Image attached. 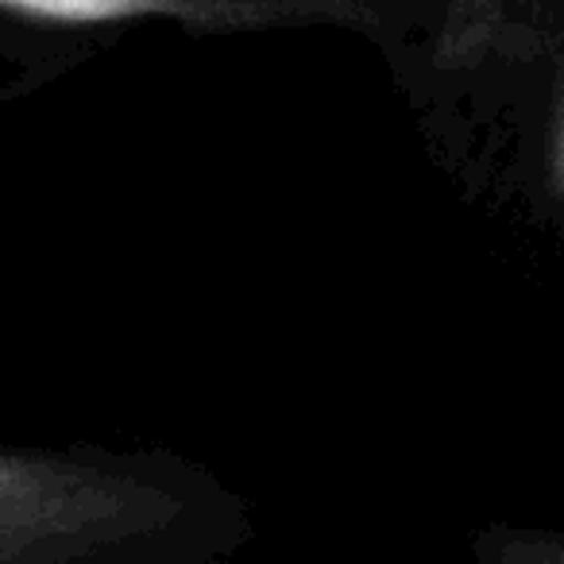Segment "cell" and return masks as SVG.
Segmentation results:
<instances>
[{
    "label": "cell",
    "mask_w": 564,
    "mask_h": 564,
    "mask_svg": "<svg viewBox=\"0 0 564 564\" xmlns=\"http://www.w3.org/2000/svg\"><path fill=\"white\" fill-rule=\"evenodd\" d=\"M174 502L89 456L0 445V564H94L155 533Z\"/></svg>",
    "instance_id": "6da1fadb"
},
{
    "label": "cell",
    "mask_w": 564,
    "mask_h": 564,
    "mask_svg": "<svg viewBox=\"0 0 564 564\" xmlns=\"http://www.w3.org/2000/svg\"><path fill=\"white\" fill-rule=\"evenodd\" d=\"M371 40L445 89L541 82L564 47V0H379Z\"/></svg>",
    "instance_id": "7a4b0ae2"
},
{
    "label": "cell",
    "mask_w": 564,
    "mask_h": 564,
    "mask_svg": "<svg viewBox=\"0 0 564 564\" xmlns=\"http://www.w3.org/2000/svg\"><path fill=\"white\" fill-rule=\"evenodd\" d=\"M0 12L32 28H128L174 24L189 35H243L279 28H348L376 35L379 0H0Z\"/></svg>",
    "instance_id": "3957f363"
},
{
    "label": "cell",
    "mask_w": 564,
    "mask_h": 564,
    "mask_svg": "<svg viewBox=\"0 0 564 564\" xmlns=\"http://www.w3.org/2000/svg\"><path fill=\"white\" fill-rule=\"evenodd\" d=\"M545 89V120H541V159H545V178L564 197V47L541 74Z\"/></svg>",
    "instance_id": "277c9868"
},
{
    "label": "cell",
    "mask_w": 564,
    "mask_h": 564,
    "mask_svg": "<svg viewBox=\"0 0 564 564\" xmlns=\"http://www.w3.org/2000/svg\"><path fill=\"white\" fill-rule=\"evenodd\" d=\"M0 97H4V94H0Z\"/></svg>",
    "instance_id": "5b68a950"
}]
</instances>
